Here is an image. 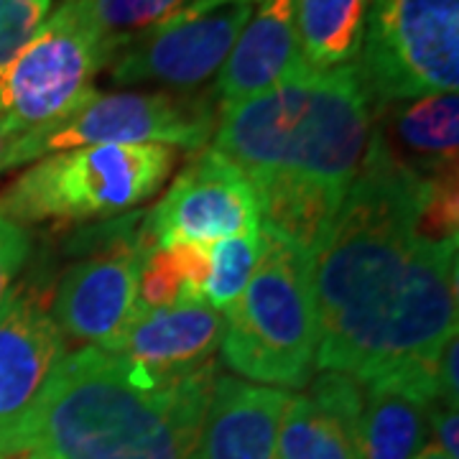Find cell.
<instances>
[{
  "label": "cell",
  "mask_w": 459,
  "mask_h": 459,
  "mask_svg": "<svg viewBox=\"0 0 459 459\" xmlns=\"http://www.w3.org/2000/svg\"><path fill=\"white\" fill-rule=\"evenodd\" d=\"M186 3L189 0H87V8L100 31L120 49L128 39L174 16Z\"/></svg>",
  "instance_id": "44dd1931"
},
{
  "label": "cell",
  "mask_w": 459,
  "mask_h": 459,
  "mask_svg": "<svg viewBox=\"0 0 459 459\" xmlns=\"http://www.w3.org/2000/svg\"><path fill=\"white\" fill-rule=\"evenodd\" d=\"M358 59L377 113L457 92L459 0H370Z\"/></svg>",
  "instance_id": "52a82bcc"
},
{
  "label": "cell",
  "mask_w": 459,
  "mask_h": 459,
  "mask_svg": "<svg viewBox=\"0 0 459 459\" xmlns=\"http://www.w3.org/2000/svg\"><path fill=\"white\" fill-rule=\"evenodd\" d=\"M416 459H449V457L444 455L439 446H434V444L429 442L427 446L421 449V455H419V457H416Z\"/></svg>",
  "instance_id": "4316f807"
},
{
  "label": "cell",
  "mask_w": 459,
  "mask_h": 459,
  "mask_svg": "<svg viewBox=\"0 0 459 459\" xmlns=\"http://www.w3.org/2000/svg\"><path fill=\"white\" fill-rule=\"evenodd\" d=\"M362 385L322 370L307 395H291L279 429V459H362Z\"/></svg>",
  "instance_id": "2e32d148"
},
{
  "label": "cell",
  "mask_w": 459,
  "mask_h": 459,
  "mask_svg": "<svg viewBox=\"0 0 459 459\" xmlns=\"http://www.w3.org/2000/svg\"><path fill=\"white\" fill-rule=\"evenodd\" d=\"M31 255V235L26 228L0 214V307L16 289V279Z\"/></svg>",
  "instance_id": "cb8c5ba5"
},
{
  "label": "cell",
  "mask_w": 459,
  "mask_h": 459,
  "mask_svg": "<svg viewBox=\"0 0 459 459\" xmlns=\"http://www.w3.org/2000/svg\"><path fill=\"white\" fill-rule=\"evenodd\" d=\"M307 69L296 33L294 0H258V11H253L220 66L214 84L220 110L289 82Z\"/></svg>",
  "instance_id": "5bb4252c"
},
{
  "label": "cell",
  "mask_w": 459,
  "mask_h": 459,
  "mask_svg": "<svg viewBox=\"0 0 459 459\" xmlns=\"http://www.w3.org/2000/svg\"><path fill=\"white\" fill-rule=\"evenodd\" d=\"M225 314L207 299H184L164 309L135 312L108 350L151 373H189L212 362L222 344Z\"/></svg>",
  "instance_id": "4fadbf2b"
},
{
  "label": "cell",
  "mask_w": 459,
  "mask_h": 459,
  "mask_svg": "<svg viewBox=\"0 0 459 459\" xmlns=\"http://www.w3.org/2000/svg\"><path fill=\"white\" fill-rule=\"evenodd\" d=\"M258 0H195L128 39L110 62L117 84L156 82L192 90L207 82L235 47Z\"/></svg>",
  "instance_id": "9c48e42d"
},
{
  "label": "cell",
  "mask_w": 459,
  "mask_h": 459,
  "mask_svg": "<svg viewBox=\"0 0 459 459\" xmlns=\"http://www.w3.org/2000/svg\"><path fill=\"white\" fill-rule=\"evenodd\" d=\"M431 444L439 446L449 459H459V413L452 406H431Z\"/></svg>",
  "instance_id": "d4e9b609"
},
{
  "label": "cell",
  "mask_w": 459,
  "mask_h": 459,
  "mask_svg": "<svg viewBox=\"0 0 459 459\" xmlns=\"http://www.w3.org/2000/svg\"><path fill=\"white\" fill-rule=\"evenodd\" d=\"M370 0H294L304 59L312 69L358 62Z\"/></svg>",
  "instance_id": "d6986e66"
},
{
  "label": "cell",
  "mask_w": 459,
  "mask_h": 459,
  "mask_svg": "<svg viewBox=\"0 0 459 459\" xmlns=\"http://www.w3.org/2000/svg\"><path fill=\"white\" fill-rule=\"evenodd\" d=\"M184 299H195V296L189 294L186 281L181 276L174 247L161 246L148 250L146 258L141 263L135 312L164 309V307H171V304H179Z\"/></svg>",
  "instance_id": "7402d4cb"
},
{
  "label": "cell",
  "mask_w": 459,
  "mask_h": 459,
  "mask_svg": "<svg viewBox=\"0 0 459 459\" xmlns=\"http://www.w3.org/2000/svg\"><path fill=\"white\" fill-rule=\"evenodd\" d=\"M0 459H8V457H3V455H0Z\"/></svg>",
  "instance_id": "f1b7e54d"
},
{
  "label": "cell",
  "mask_w": 459,
  "mask_h": 459,
  "mask_svg": "<svg viewBox=\"0 0 459 459\" xmlns=\"http://www.w3.org/2000/svg\"><path fill=\"white\" fill-rule=\"evenodd\" d=\"M431 406L394 383L362 385V459H416L431 442Z\"/></svg>",
  "instance_id": "ac0fdd59"
},
{
  "label": "cell",
  "mask_w": 459,
  "mask_h": 459,
  "mask_svg": "<svg viewBox=\"0 0 459 459\" xmlns=\"http://www.w3.org/2000/svg\"><path fill=\"white\" fill-rule=\"evenodd\" d=\"M18 135H21V133H16L11 126H5V123L0 120V174L8 171V169H16V166H13V153H16Z\"/></svg>",
  "instance_id": "484cf974"
},
{
  "label": "cell",
  "mask_w": 459,
  "mask_h": 459,
  "mask_svg": "<svg viewBox=\"0 0 459 459\" xmlns=\"http://www.w3.org/2000/svg\"><path fill=\"white\" fill-rule=\"evenodd\" d=\"M316 344L309 255L263 232L258 265L225 312L222 360L258 385L301 391L312 380Z\"/></svg>",
  "instance_id": "277c9868"
},
{
  "label": "cell",
  "mask_w": 459,
  "mask_h": 459,
  "mask_svg": "<svg viewBox=\"0 0 459 459\" xmlns=\"http://www.w3.org/2000/svg\"><path fill=\"white\" fill-rule=\"evenodd\" d=\"M51 0H0V74L47 23Z\"/></svg>",
  "instance_id": "603a6c76"
},
{
  "label": "cell",
  "mask_w": 459,
  "mask_h": 459,
  "mask_svg": "<svg viewBox=\"0 0 459 459\" xmlns=\"http://www.w3.org/2000/svg\"><path fill=\"white\" fill-rule=\"evenodd\" d=\"M217 128V110L204 95L113 92L95 95L49 128L21 133L13 166L84 146H169L202 151Z\"/></svg>",
  "instance_id": "ba28073f"
},
{
  "label": "cell",
  "mask_w": 459,
  "mask_h": 459,
  "mask_svg": "<svg viewBox=\"0 0 459 459\" xmlns=\"http://www.w3.org/2000/svg\"><path fill=\"white\" fill-rule=\"evenodd\" d=\"M21 459H41V457H36L33 452H26V457H21Z\"/></svg>",
  "instance_id": "83f0119b"
},
{
  "label": "cell",
  "mask_w": 459,
  "mask_h": 459,
  "mask_svg": "<svg viewBox=\"0 0 459 459\" xmlns=\"http://www.w3.org/2000/svg\"><path fill=\"white\" fill-rule=\"evenodd\" d=\"M143 247H113L74 263L56 286L51 319L65 340L110 350L135 314Z\"/></svg>",
  "instance_id": "7c38bea8"
},
{
  "label": "cell",
  "mask_w": 459,
  "mask_h": 459,
  "mask_svg": "<svg viewBox=\"0 0 459 459\" xmlns=\"http://www.w3.org/2000/svg\"><path fill=\"white\" fill-rule=\"evenodd\" d=\"M391 117V138L377 141L416 174L439 177L457 174L459 151V98L457 92H442L429 98L395 102Z\"/></svg>",
  "instance_id": "e0dca14e"
},
{
  "label": "cell",
  "mask_w": 459,
  "mask_h": 459,
  "mask_svg": "<svg viewBox=\"0 0 459 459\" xmlns=\"http://www.w3.org/2000/svg\"><path fill=\"white\" fill-rule=\"evenodd\" d=\"M291 394L217 376L195 459H279V429Z\"/></svg>",
  "instance_id": "9a60e30c"
},
{
  "label": "cell",
  "mask_w": 459,
  "mask_h": 459,
  "mask_svg": "<svg viewBox=\"0 0 459 459\" xmlns=\"http://www.w3.org/2000/svg\"><path fill=\"white\" fill-rule=\"evenodd\" d=\"M214 362L151 373L100 347L66 355L21 452L41 459H195Z\"/></svg>",
  "instance_id": "3957f363"
},
{
  "label": "cell",
  "mask_w": 459,
  "mask_h": 459,
  "mask_svg": "<svg viewBox=\"0 0 459 459\" xmlns=\"http://www.w3.org/2000/svg\"><path fill=\"white\" fill-rule=\"evenodd\" d=\"M376 113L358 62L309 66L222 108L210 148L246 174L263 232L309 255L360 174Z\"/></svg>",
  "instance_id": "7a4b0ae2"
},
{
  "label": "cell",
  "mask_w": 459,
  "mask_h": 459,
  "mask_svg": "<svg viewBox=\"0 0 459 459\" xmlns=\"http://www.w3.org/2000/svg\"><path fill=\"white\" fill-rule=\"evenodd\" d=\"M69 355L49 309L31 289H13L0 307V455L21 452L26 429Z\"/></svg>",
  "instance_id": "8fae6325"
},
{
  "label": "cell",
  "mask_w": 459,
  "mask_h": 459,
  "mask_svg": "<svg viewBox=\"0 0 459 459\" xmlns=\"http://www.w3.org/2000/svg\"><path fill=\"white\" fill-rule=\"evenodd\" d=\"M263 250V232H246L225 238L210 246V279L204 283V299L214 309L225 314L246 291L247 281L253 276Z\"/></svg>",
  "instance_id": "ffe728a7"
},
{
  "label": "cell",
  "mask_w": 459,
  "mask_h": 459,
  "mask_svg": "<svg viewBox=\"0 0 459 459\" xmlns=\"http://www.w3.org/2000/svg\"><path fill=\"white\" fill-rule=\"evenodd\" d=\"M169 146H84L39 159L3 195L0 214L16 222L98 220L151 199L177 166Z\"/></svg>",
  "instance_id": "5b68a950"
},
{
  "label": "cell",
  "mask_w": 459,
  "mask_h": 459,
  "mask_svg": "<svg viewBox=\"0 0 459 459\" xmlns=\"http://www.w3.org/2000/svg\"><path fill=\"white\" fill-rule=\"evenodd\" d=\"M429 177L373 138L309 253L319 370L395 383L439 401V358L457 337V243L427 225Z\"/></svg>",
  "instance_id": "6da1fadb"
},
{
  "label": "cell",
  "mask_w": 459,
  "mask_h": 459,
  "mask_svg": "<svg viewBox=\"0 0 459 459\" xmlns=\"http://www.w3.org/2000/svg\"><path fill=\"white\" fill-rule=\"evenodd\" d=\"M117 54L87 0H65L0 74V120L16 133L49 128L98 95L95 77Z\"/></svg>",
  "instance_id": "8992f818"
},
{
  "label": "cell",
  "mask_w": 459,
  "mask_h": 459,
  "mask_svg": "<svg viewBox=\"0 0 459 459\" xmlns=\"http://www.w3.org/2000/svg\"><path fill=\"white\" fill-rule=\"evenodd\" d=\"M261 230L258 197L246 174L212 148L184 166L164 199L146 214L151 247L235 238Z\"/></svg>",
  "instance_id": "30bf717a"
}]
</instances>
